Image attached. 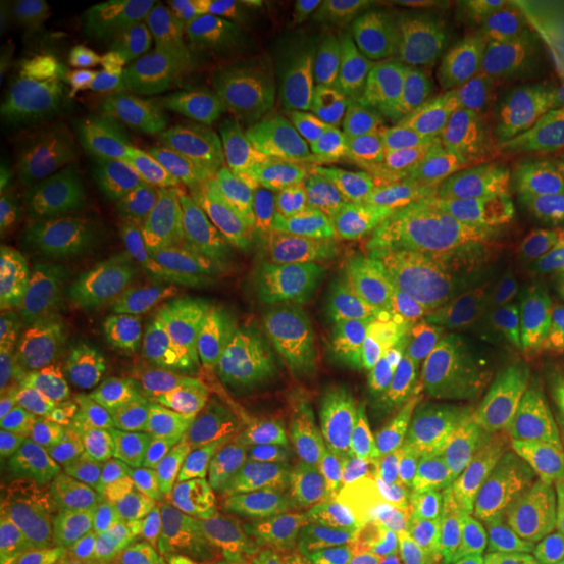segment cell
I'll use <instances>...</instances> for the list:
<instances>
[{
	"label": "cell",
	"mask_w": 564,
	"mask_h": 564,
	"mask_svg": "<svg viewBox=\"0 0 564 564\" xmlns=\"http://www.w3.org/2000/svg\"><path fill=\"white\" fill-rule=\"evenodd\" d=\"M192 394L186 345L152 303L95 322L45 366L40 432L61 468H76L175 413Z\"/></svg>",
	"instance_id": "obj_1"
},
{
	"label": "cell",
	"mask_w": 564,
	"mask_h": 564,
	"mask_svg": "<svg viewBox=\"0 0 564 564\" xmlns=\"http://www.w3.org/2000/svg\"><path fill=\"white\" fill-rule=\"evenodd\" d=\"M167 259L158 202H89L55 188L21 217L0 282L26 314H76L131 299Z\"/></svg>",
	"instance_id": "obj_2"
},
{
	"label": "cell",
	"mask_w": 564,
	"mask_h": 564,
	"mask_svg": "<svg viewBox=\"0 0 564 564\" xmlns=\"http://www.w3.org/2000/svg\"><path fill=\"white\" fill-rule=\"evenodd\" d=\"M58 507L79 556L154 544L202 525L215 510V478L194 421L175 411L70 468Z\"/></svg>",
	"instance_id": "obj_3"
},
{
	"label": "cell",
	"mask_w": 564,
	"mask_h": 564,
	"mask_svg": "<svg viewBox=\"0 0 564 564\" xmlns=\"http://www.w3.org/2000/svg\"><path fill=\"white\" fill-rule=\"evenodd\" d=\"M398 352L539 442L560 415L556 356L531 322L502 308H455L398 335Z\"/></svg>",
	"instance_id": "obj_4"
},
{
	"label": "cell",
	"mask_w": 564,
	"mask_h": 564,
	"mask_svg": "<svg viewBox=\"0 0 564 564\" xmlns=\"http://www.w3.org/2000/svg\"><path fill=\"white\" fill-rule=\"evenodd\" d=\"M478 173L481 162L387 123L316 167L308 196L324 228L387 238L426 223Z\"/></svg>",
	"instance_id": "obj_5"
},
{
	"label": "cell",
	"mask_w": 564,
	"mask_h": 564,
	"mask_svg": "<svg viewBox=\"0 0 564 564\" xmlns=\"http://www.w3.org/2000/svg\"><path fill=\"white\" fill-rule=\"evenodd\" d=\"M392 6L384 0H272L232 13L209 37V79L246 100H282L358 55Z\"/></svg>",
	"instance_id": "obj_6"
},
{
	"label": "cell",
	"mask_w": 564,
	"mask_h": 564,
	"mask_svg": "<svg viewBox=\"0 0 564 564\" xmlns=\"http://www.w3.org/2000/svg\"><path fill=\"white\" fill-rule=\"evenodd\" d=\"M192 333L204 369L241 400L312 403L329 366L299 303L257 280L196 303Z\"/></svg>",
	"instance_id": "obj_7"
},
{
	"label": "cell",
	"mask_w": 564,
	"mask_h": 564,
	"mask_svg": "<svg viewBox=\"0 0 564 564\" xmlns=\"http://www.w3.org/2000/svg\"><path fill=\"white\" fill-rule=\"evenodd\" d=\"M251 272L257 282L352 333L398 337L419 322V288L382 249L314 230L278 232L253 253Z\"/></svg>",
	"instance_id": "obj_8"
},
{
	"label": "cell",
	"mask_w": 564,
	"mask_h": 564,
	"mask_svg": "<svg viewBox=\"0 0 564 564\" xmlns=\"http://www.w3.org/2000/svg\"><path fill=\"white\" fill-rule=\"evenodd\" d=\"M403 264L510 314L531 312L564 278L539 230L499 220L426 232L405 246Z\"/></svg>",
	"instance_id": "obj_9"
},
{
	"label": "cell",
	"mask_w": 564,
	"mask_h": 564,
	"mask_svg": "<svg viewBox=\"0 0 564 564\" xmlns=\"http://www.w3.org/2000/svg\"><path fill=\"white\" fill-rule=\"evenodd\" d=\"M361 55L387 97V123L484 162V141L460 102V63L444 51L426 21L405 9L390 11Z\"/></svg>",
	"instance_id": "obj_10"
},
{
	"label": "cell",
	"mask_w": 564,
	"mask_h": 564,
	"mask_svg": "<svg viewBox=\"0 0 564 564\" xmlns=\"http://www.w3.org/2000/svg\"><path fill=\"white\" fill-rule=\"evenodd\" d=\"M232 444L253 484L288 505L301 502L356 455L348 436L303 400H241Z\"/></svg>",
	"instance_id": "obj_11"
},
{
	"label": "cell",
	"mask_w": 564,
	"mask_h": 564,
	"mask_svg": "<svg viewBox=\"0 0 564 564\" xmlns=\"http://www.w3.org/2000/svg\"><path fill=\"white\" fill-rule=\"evenodd\" d=\"M373 387H379L423 436L476 470L478 478L494 474L520 449L535 444L468 394L408 364L373 373Z\"/></svg>",
	"instance_id": "obj_12"
},
{
	"label": "cell",
	"mask_w": 564,
	"mask_h": 564,
	"mask_svg": "<svg viewBox=\"0 0 564 564\" xmlns=\"http://www.w3.org/2000/svg\"><path fill=\"white\" fill-rule=\"evenodd\" d=\"M398 474L390 465L352 455L335 476L293 505V533L308 560L358 564L398 497Z\"/></svg>",
	"instance_id": "obj_13"
},
{
	"label": "cell",
	"mask_w": 564,
	"mask_h": 564,
	"mask_svg": "<svg viewBox=\"0 0 564 564\" xmlns=\"http://www.w3.org/2000/svg\"><path fill=\"white\" fill-rule=\"evenodd\" d=\"M474 102L499 121L535 131H564V47L507 37L463 68Z\"/></svg>",
	"instance_id": "obj_14"
},
{
	"label": "cell",
	"mask_w": 564,
	"mask_h": 564,
	"mask_svg": "<svg viewBox=\"0 0 564 564\" xmlns=\"http://www.w3.org/2000/svg\"><path fill=\"white\" fill-rule=\"evenodd\" d=\"M312 405L348 436L358 455L394 470H440L453 460L379 387L335 366L324 369Z\"/></svg>",
	"instance_id": "obj_15"
},
{
	"label": "cell",
	"mask_w": 564,
	"mask_h": 564,
	"mask_svg": "<svg viewBox=\"0 0 564 564\" xmlns=\"http://www.w3.org/2000/svg\"><path fill=\"white\" fill-rule=\"evenodd\" d=\"M377 76L361 53L308 76L278 102V126L299 131L316 154L350 147L379 112Z\"/></svg>",
	"instance_id": "obj_16"
},
{
	"label": "cell",
	"mask_w": 564,
	"mask_h": 564,
	"mask_svg": "<svg viewBox=\"0 0 564 564\" xmlns=\"http://www.w3.org/2000/svg\"><path fill=\"white\" fill-rule=\"evenodd\" d=\"M358 564H457L444 468L400 470L392 510Z\"/></svg>",
	"instance_id": "obj_17"
},
{
	"label": "cell",
	"mask_w": 564,
	"mask_h": 564,
	"mask_svg": "<svg viewBox=\"0 0 564 564\" xmlns=\"http://www.w3.org/2000/svg\"><path fill=\"white\" fill-rule=\"evenodd\" d=\"M476 489L535 564H564V499L546 474L539 444L478 478Z\"/></svg>",
	"instance_id": "obj_18"
},
{
	"label": "cell",
	"mask_w": 564,
	"mask_h": 564,
	"mask_svg": "<svg viewBox=\"0 0 564 564\" xmlns=\"http://www.w3.org/2000/svg\"><path fill=\"white\" fill-rule=\"evenodd\" d=\"M51 188L89 202H162L171 196L158 162L131 137H91L55 152Z\"/></svg>",
	"instance_id": "obj_19"
},
{
	"label": "cell",
	"mask_w": 564,
	"mask_h": 564,
	"mask_svg": "<svg viewBox=\"0 0 564 564\" xmlns=\"http://www.w3.org/2000/svg\"><path fill=\"white\" fill-rule=\"evenodd\" d=\"M32 51L68 74H97L126 37L110 0H47L30 11Z\"/></svg>",
	"instance_id": "obj_20"
},
{
	"label": "cell",
	"mask_w": 564,
	"mask_h": 564,
	"mask_svg": "<svg viewBox=\"0 0 564 564\" xmlns=\"http://www.w3.org/2000/svg\"><path fill=\"white\" fill-rule=\"evenodd\" d=\"M528 0H429L423 21L460 68L491 45L523 32Z\"/></svg>",
	"instance_id": "obj_21"
},
{
	"label": "cell",
	"mask_w": 564,
	"mask_h": 564,
	"mask_svg": "<svg viewBox=\"0 0 564 564\" xmlns=\"http://www.w3.org/2000/svg\"><path fill=\"white\" fill-rule=\"evenodd\" d=\"M55 544V514L32 468L3 481L0 564H42Z\"/></svg>",
	"instance_id": "obj_22"
},
{
	"label": "cell",
	"mask_w": 564,
	"mask_h": 564,
	"mask_svg": "<svg viewBox=\"0 0 564 564\" xmlns=\"http://www.w3.org/2000/svg\"><path fill=\"white\" fill-rule=\"evenodd\" d=\"M444 489L457 525V564H535L476 486L444 468Z\"/></svg>",
	"instance_id": "obj_23"
},
{
	"label": "cell",
	"mask_w": 564,
	"mask_h": 564,
	"mask_svg": "<svg viewBox=\"0 0 564 564\" xmlns=\"http://www.w3.org/2000/svg\"><path fill=\"white\" fill-rule=\"evenodd\" d=\"M232 228L241 230H312L319 225L316 212L306 188L278 186V183L259 178L243 181L238 188L236 199L230 202L225 220Z\"/></svg>",
	"instance_id": "obj_24"
},
{
	"label": "cell",
	"mask_w": 564,
	"mask_h": 564,
	"mask_svg": "<svg viewBox=\"0 0 564 564\" xmlns=\"http://www.w3.org/2000/svg\"><path fill=\"white\" fill-rule=\"evenodd\" d=\"M253 141L212 112H192L175 126L173 158L196 173H215L251 160Z\"/></svg>",
	"instance_id": "obj_25"
},
{
	"label": "cell",
	"mask_w": 564,
	"mask_h": 564,
	"mask_svg": "<svg viewBox=\"0 0 564 564\" xmlns=\"http://www.w3.org/2000/svg\"><path fill=\"white\" fill-rule=\"evenodd\" d=\"M243 181L223 173H194L171 183V196L175 212H178L181 228L175 232V241L183 243L192 230L204 228L209 223L225 220L230 202L236 199Z\"/></svg>",
	"instance_id": "obj_26"
},
{
	"label": "cell",
	"mask_w": 564,
	"mask_h": 564,
	"mask_svg": "<svg viewBox=\"0 0 564 564\" xmlns=\"http://www.w3.org/2000/svg\"><path fill=\"white\" fill-rule=\"evenodd\" d=\"M319 158L312 147V141L301 137L299 131L288 126H274L253 141L251 162L262 178L278 183V186L306 188L312 171L308 165Z\"/></svg>",
	"instance_id": "obj_27"
},
{
	"label": "cell",
	"mask_w": 564,
	"mask_h": 564,
	"mask_svg": "<svg viewBox=\"0 0 564 564\" xmlns=\"http://www.w3.org/2000/svg\"><path fill=\"white\" fill-rule=\"evenodd\" d=\"M74 564H243L232 549L212 541L165 539L154 544L82 554Z\"/></svg>",
	"instance_id": "obj_28"
},
{
	"label": "cell",
	"mask_w": 564,
	"mask_h": 564,
	"mask_svg": "<svg viewBox=\"0 0 564 564\" xmlns=\"http://www.w3.org/2000/svg\"><path fill=\"white\" fill-rule=\"evenodd\" d=\"M535 230L546 238L564 264V167L546 173L531 196Z\"/></svg>",
	"instance_id": "obj_29"
},
{
	"label": "cell",
	"mask_w": 564,
	"mask_h": 564,
	"mask_svg": "<svg viewBox=\"0 0 564 564\" xmlns=\"http://www.w3.org/2000/svg\"><path fill=\"white\" fill-rule=\"evenodd\" d=\"M26 53H32L30 11L19 3H3V13H0V79H3V87L17 79Z\"/></svg>",
	"instance_id": "obj_30"
},
{
	"label": "cell",
	"mask_w": 564,
	"mask_h": 564,
	"mask_svg": "<svg viewBox=\"0 0 564 564\" xmlns=\"http://www.w3.org/2000/svg\"><path fill=\"white\" fill-rule=\"evenodd\" d=\"M34 129V116L30 110L13 112L3 131V150H0V196L6 199L9 186L24 167L26 154H30V139Z\"/></svg>",
	"instance_id": "obj_31"
},
{
	"label": "cell",
	"mask_w": 564,
	"mask_h": 564,
	"mask_svg": "<svg viewBox=\"0 0 564 564\" xmlns=\"http://www.w3.org/2000/svg\"><path fill=\"white\" fill-rule=\"evenodd\" d=\"M32 447V426L21 419L19 411L3 408V423H0V470L3 481L24 470V457Z\"/></svg>",
	"instance_id": "obj_32"
},
{
	"label": "cell",
	"mask_w": 564,
	"mask_h": 564,
	"mask_svg": "<svg viewBox=\"0 0 564 564\" xmlns=\"http://www.w3.org/2000/svg\"><path fill=\"white\" fill-rule=\"evenodd\" d=\"M520 34L564 47V0H528Z\"/></svg>",
	"instance_id": "obj_33"
},
{
	"label": "cell",
	"mask_w": 564,
	"mask_h": 564,
	"mask_svg": "<svg viewBox=\"0 0 564 564\" xmlns=\"http://www.w3.org/2000/svg\"><path fill=\"white\" fill-rule=\"evenodd\" d=\"M539 453L544 460V468L549 478H552L554 489L560 491L564 499V415L560 413L556 419L544 429V434L539 436Z\"/></svg>",
	"instance_id": "obj_34"
},
{
	"label": "cell",
	"mask_w": 564,
	"mask_h": 564,
	"mask_svg": "<svg viewBox=\"0 0 564 564\" xmlns=\"http://www.w3.org/2000/svg\"><path fill=\"white\" fill-rule=\"evenodd\" d=\"M549 335H552L556 369H560V384H562V403H564V299L549 312Z\"/></svg>",
	"instance_id": "obj_35"
},
{
	"label": "cell",
	"mask_w": 564,
	"mask_h": 564,
	"mask_svg": "<svg viewBox=\"0 0 564 564\" xmlns=\"http://www.w3.org/2000/svg\"><path fill=\"white\" fill-rule=\"evenodd\" d=\"M303 564H333V562H324V560H306Z\"/></svg>",
	"instance_id": "obj_36"
}]
</instances>
